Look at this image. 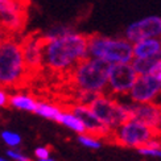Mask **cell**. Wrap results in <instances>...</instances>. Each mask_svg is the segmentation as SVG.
<instances>
[{"label":"cell","mask_w":161,"mask_h":161,"mask_svg":"<svg viewBox=\"0 0 161 161\" xmlns=\"http://www.w3.org/2000/svg\"><path fill=\"white\" fill-rule=\"evenodd\" d=\"M158 136L155 127H151L140 120L128 119L118 128L112 130L110 136L107 137L110 143L128 148H140L144 147L149 140Z\"/></svg>","instance_id":"cell-5"},{"label":"cell","mask_w":161,"mask_h":161,"mask_svg":"<svg viewBox=\"0 0 161 161\" xmlns=\"http://www.w3.org/2000/svg\"><path fill=\"white\" fill-rule=\"evenodd\" d=\"M9 95L8 92L4 90V87H0V107H7L9 106Z\"/></svg>","instance_id":"cell-24"},{"label":"cell","mask_w":161,"mask_h":161,"mask_svg":"<svg viewBox=\"0 0 161 161\" xmlns=\"http://www.w3.org/2000/svg\"><path fill=\"white\" fill-rule=\"evenodd\" d=\"M157 54H161V40L144 38L133 44V56L137 58H145Z\"/></svg>","instance_id":"cell-14"},{"label":"cell","mask_w":161,"mask_h":161,"mask_svg":"<svg viewBox=\"0 0 161 161\" xmlns=\"http://www.w3.org/2000/svg\"><path fill=\"white\" fill-rule=\"evenodd\" d=\"M29 8L16 0H0V26L11 36L21 37L28 24Z\"/></svg>","instance_id":"cell-7"},{"label":"cell","mask_w":161,"mask_h":161,"mask_svg":"<svg viewBox=\"0 0 161 161\" xmlns=\"http://www.w3.org/2000/svg\"><path fill=\"white\" fill-rule=\"evenodd\" d=\"M137 77H139L137 71L135 70L131 62L111 64L106 94L114 98L128 95L136 82Z\"/></svg>","instance_id":"cell-8"},{"label":"cell","mask_w":161,"mask_h":161,"mask_svg":"<svg viewBox=\"0 0 161 161\" xmlns=\"http://www.w3.org/2000/svg\"><path fill=\"white\" fill-rule=\"evenodd\" d=\"M111 64L102 58L87 57L68 75L75 92L106 94Z\"/></svg>","instance_id":"cell-3"},{"label":"cell","mask_w":161,"mask_h":161,"mask_svg":"<svg viewBox=\"0 0 161 161\" xmlns=\"http://www.w3.org/2000/svg\"><path fill=\"white\" fill-rule=\"evenodd\" d=\"M89 56L110 64L132 62L133 44L127 38H110L99 33L89 35Z\"/></svg>","instance_id":"cell-4"},{"label":"cell","mask_w":161,"mask_h":161,"mask_svg":"<svg viewBox=\"0 0 161 161\" xmlns=\"http://www.w3.org/2000/svg\"><path fill=\"white\" fill-rule=\"evenodd\" d=\"M11 35H9V33H7L3 28H2V26H0V44H2L3 41H5V40L7 38H8Z\"/></svg>","instance_id":"cell-26"},{"label":"cell","mask_w":161,"mask_h":161,"mask_svg":"<svg viewBox=\"0 0 161 161\" xmlns=\"http://www.w3.org/2000/svg\"><path fill=\"white\" fill-rule=\"evenodd\" d=\"M94 114L112 131L131 119L127 104H122L116 98L107 94H100L89 104Z\"/></svg>","instance_id":"cell-6"},{"label":"cell","mask_w":161,"mask_h":161,"mask_svg":"<svg viewBox=\"0 0 161 161\" xmlns=\"http://www.w3.org/2000/svg\"><path fill=\"white\" fill-rule=\"evenodd\" d=\"M31 79L26 68L21 37L9 36L0 44V87L19 89Z\"/></svg>","instance_id":"cell-2"},{"label":"cell","mask_w":161,"mask_h":161,"mask_svg":"<svg viewBox=\"0 0 161 161\" xmlns=\"http://www.w3.org/2000/svg\"><path fill=\"white\" fill-rule=\"evenodd\" d=\"M161 58V54L157 56H152V57H145V58H137L135 57L132 59V65L135 70L137 71L139 75H143V74H149V71L152 70L153 65H155L158 59Z\"/></svg>","instance_id":"cell-18"},{"label":"cell","mask_w":161,"mask_h":161,"mask_svg":"<svg viewBox=\"0 0 161 161\" xmlns=\"http://www.w3.org/2000/svg\"><path fill=\"white\" fill-rule=\"evenodd\" d=\"M9 106L13 107V108H16V110H23V111H28V112H36L38 102L32 95L19 92V94H15V95H12L9 98Z\"/></svg>","instance_id":"cell-15"},{"label":"cell","mask_w":161,"mask_h":161,"mask_svg":"<svg viewBox=\"0 0 161 161\" xmlns=\"http://www.w3.org/2000/svg\"><path fill=\"white\" fill-rule=\"evenodd\" d=\"M78 142L87 147V148H92V149H98L100 148V139L90 135V133H80L78 137Z\"/></svg>","instance_id":"cell-20"},{"label":"cell","mask_w":161,"mask_h":161,"mask_svg":"<svg viewBox=\"0 0 161 161\" xmlns=\"http://www.w3.org/2000/svg\"><path fill=\"white\" fill-rule=\"evenodd\" d=\"M50 155V148H48V147H38V148H36L35 151V156L41 160V158H48Z\"/></svg>","instance_id":"cell-23"},{"label":"cell","mask_w":161,"mask_h":161,"mask_svg":"<svg viewBox=\"0 0 161 161\" xmlns=\"http://www.w3.org/2000/svg\"><path fill=\"white\" fill-rule=\"evenodd\" d=\"M161 94V80L152 74L139 75L130 91V98L133 103L153 102Z\"/></svg>","instance_id":"cell-10"},{"label":"cell","mask_w":161,"mask_h":161,"mask_svg":"<svg viewBox=\"0 0 161 161\" xmlns=\"http://www.w3.org/2000/svg\"><path fill=\"white\" fill-rule=\"evenodd\" d=\"M137 152H139V153H142V155H147V156L161 157V149H157V148H149V147H140V148H137Z\"/></svg>","instance_id":"cell-21"},{"label":"cell","mask_w":161,"mask_h":161,"mask_svg":"<svg viewBox=\"0 0 161 161\" xmlns=\"http://www.w3.org/2000/svg\"><path fill=\"white\" fill-rule=\"evenodd\" d=\"M38 161H54V160L50 158V157H48V158H41V160H38Z\"/></svg>","instance_id":"cell-29"},{"label":"cell","mask_w":161,"mask_h":161,"mask_svg":"<svg viewBox=\"0 0 161 161\" xmlns=\"http://www.w3.org/2000/svg\"><path fill=\"white\" fill-rule=\"evenodd\" d=\"M58 123H61L64 125H66L68 128L73 130L77 133H86V127L83 124V122L80 120L73 111H62L61 116L58 119Z\"/></svg>","instance_id":"cell-16"},{"label":"cell","mask_w":161,"mask_h":161,"mask_svg":"<svg viewBox=\"0 0 161 161\" xmlns=\"http://www.w3.org/2000/svg\"><path fill=\"white\" fill-rule=\"evenodd\" d=\"M0 137H2L3 142L8 147H11V148H16V147H19L20 143H21V136L12 131H3Z\"/></svg>","instance_id":"cell-19"},{"label":"cell","mask_w":161,"mask_h":161,"mask_svg":"<svg viewBox=\"0 0 161 161\" xmlns=\"http://www.w3.org/2000/svg\"><path fill=\"white\" fill-rule=\"evenodd\" d=\"M161 37V17L149 16L131 24L125 31V38L135 44L144 38Z\"/></svg>","instance_id":"cell-11"},{"label":"cell","mask_w":161,"mask_h":161,"mask_svg":"<svg viewBox=\"0 0 161 161\" xmlns=\"http://www.w3.org/2000/svg\"><path fill=\"white\" fill-rule=\"evenodd\" d=\"M131 118L140 120L145 124L151 127H157L158 119H160V112H161V104L157 103H135V104H127Z\"/></svg>","instance_id":"cell-13"},{"label":"cell","mask_w":161,"mask_h":161,"mask_svg":"<svg viewBox=\"0 0 161 161\" xmlns=\"http://www.w3.org/2000/svg\"><path fill=\"white\" fill-rule=\"evenodd\" d=\"M45 42V35L40 31H35L21 37V46L24 59L28 68L31 78L42 71V49Z\"/></svg>","instance_id":"cell-9"},{"label":"cell","mask_w":161,"mask_h":161,"mask_svg":"<svg viewBox=\"0 0 161 161\" xmlns=\"http://www.w3.org/2000/svg\"><path fill=\"white\" fill-rule=\"evenodd\" d=\"M0 161H8V160H7V158H4V157H2V156H0Z\"/></svg>","instance_id":"cell-30"},{"label":"cell","mask_w":161,"mask_h":161,"mask_svg":"<svg viewBox=\"0 0 161 161\" xmlns=\"http://www.w3.org/2000/svg\"><path fill=\"white\" fill-rule=\"evenodd\" d=\"M89 56V35L66 33L50 37L45 35L42 49V70L68 77Z\"/></svg>","instance_id":"cell-1"},{"label":"cell","mask_w":161,"mask_h":161,"mask_svg":"<svg viewBox=\"0 0 161 161\" xmlns=\"http://www.w3.org/2000/svg\"><path fill=\"white\" fill-rule=\"evenodd\" d=\"M71 111L83 122L86 127V133H90V135L98 139H106V140L110 136L111 130L104 123L100 122V119L94 114L89 104L75 103L71 107Z\"/></svg>","instance_id":"cell-12"},{"label":"cell","mask_w":161,"mask_h":161,"mask_svg":"<svg viewBox=\"0 0 161 161\" xmlns=\"http://www.w3.org/2000/svg\"><path fill=\"white\" fill-rule=\"evenodd\" d=\"M7 155H8L9 158L15 160V161H31L29 157H26V156L23 155V153L20 152V151H16V149H13V148H11V149L7 151Z\"/></svg>","instance_id":"cell-22"},{"label":"cell","mask_w":161,"mask_h":161,"mask_svg":"<svg viewBox=\"0 0 161 161\" xmlns=\"http://www.w3.org/2000/svg\"><path fill=\"white\" fill-rule=\"evenodd\" d=\"M149 74H152V75H155L156 78H158L160 80H161V58L158 59V61L153 65V68H152V70L149 71Z\"/></svg>","instance_id":"cell-25"},{"label":"cell","mask_w":161,"mask_h":161,"mask_svg":"<svg viewBox=\"0 0 161 161\" xmlns=\"http://www.w3.org/2000/svg\"><path fill=\"white\" fill-rule=\"evenodd\" d=\"M16 2L21 3V4H25V5H28V7L32 5V0H16Z\"/></svg>","instance_id":"cell-28"},{"label":"cell","mask_w":161,"mask_h":161,"mask_svg":"<svg viewBox=\"0 0 161 161\" xmlns=\"http://www.w3.org/2000/svg\"><path fill=\"white\" fill-rule=\"evenodd\" d=\"M36 114L40 115V116H42V118L58 122V119H59V116H61V114H62V110H61V107H58V106L53 104V103L38 102Z\"/></svg>","instance_id":"cell-17"},{"label":"cell","mask_w":161,"mask_h":161,"mask_svg":"<svg viewBox=\"0 0 161 161\" xmlns=\"http://www.w3.org/2000/svg\"><path fill=\"white\" fill-rule=\"evenodd\" d=\"M156 131L158 133V136L161 137V112H160V119H158V123H157V127H156Z\"/></svg>","instance_id":"cell-27"}]
</instances>
